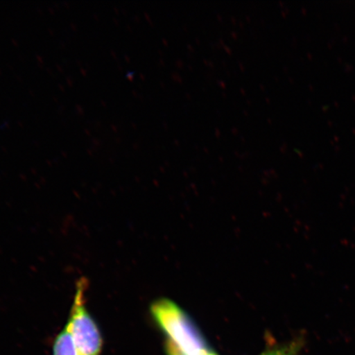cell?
Wrapping results in <instances>:
<instances>
[{
  "mask_svg": "<svg viewBox=\"0 0 355 355\" xmlns=\"http://www.w3.org/2000/svg\"><path fill=\"white\" fill-rule=\"evenodd\" d=\"M150 313L168 343L186 355L216 354L199 331L196 324L174 302L163 299L155 302Z\"/></svg>",
  "mask_w": 355,
  "mask_h": 355,
  "instance_id": "1",
  "label": "cell"
},
{
  "mask_svg": "<svg viewBox=\"0 0 355 355\" xmlns=\"http://www.w3.org/2000/svg\"><path fill=\"white\" fill-rule=\"evenodd\" d=\"M87 286L88 282L85 277L78 279L66 325L72 335L78 355H101L103 349V337L87 308Z\"/></svg>",
  "mask_w": 355,
  "mask_h": 355,
  "instance_id": "2",
  "label": "cell"
},
{
  "mask_svg": "<svg viewBox=\"0 0 355 355\" xmlns=\"http://www.w3.org/2000/svg\"><path fill=\"white\" fill-rule=\"evenodd\" d=\"M53 355H78L72 335L67 325L55 338Z\"/></svg>",
  "mask_w": 355,
  "mask_h": 355,
  "instance_id": "3",
  "label": "cell"
},
{
  "mask_svg": "<svg viewBox=\"0 0 355 355\" xmlns=\"http://www.w3.org/2000/svg\"><path fill=\"white\" fill-rule=\"evenodd\" d=\"M301 340L293 341V343L281 346V347L268 350L261 355H299L302 349Z\"/></svg>",
  "mask_w": 355,
  "mask_h": 355,
  "instance_id": "4",
  "label": "cell"
},
{
  "mask_svg": "<svg viewBox=\"0 0 355 355\" xmlns=\"http://www.w3.org/2000/svg\"><path fill=\"white\" fill-rule=\"evenodd\" d=\"M166 352L167 355H186L184 353H182L180 350L178 349L175 345L168 343V341H166Z\"/></svg>",
  "mask_w": 355,
  "mask_h": 355,
  "instance_id": "5",
  "label": "cell"
}]
</instances>
